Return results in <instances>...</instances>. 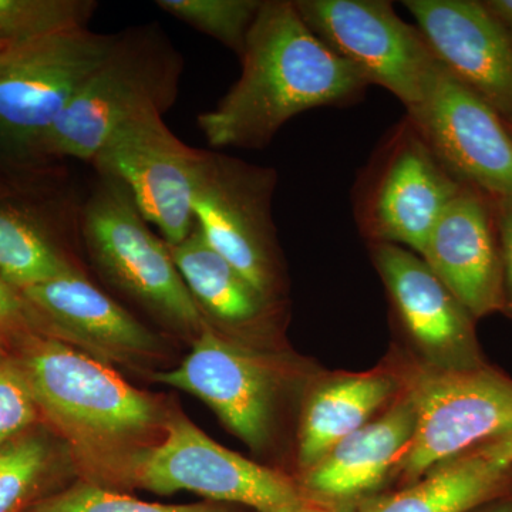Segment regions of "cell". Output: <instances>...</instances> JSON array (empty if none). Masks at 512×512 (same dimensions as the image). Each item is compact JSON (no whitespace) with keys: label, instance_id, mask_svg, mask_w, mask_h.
<instances>
[{"label":"cell","instance_id":"6da1fadb","mask_svg":"<svg viewBox=\"0 0 512 512\" xmlns=\"http://www.w3.org/2000/svg\"><path fill=\"white\" fill-rule=\"evenodd\" d=\"M241 76L214 109L198 116L214 148H264L293 117L345 107L370 84L303 22L291 0H264L249 30Z\"/></svg>","mask_w":512,"mask_h":512},{"label":"cell","instance_id":"7a4b0ae2","mask_svg":"<svg viewBox=\"0 0 512 512\" xmlns=\"http://www.w3.org/2000/svg\"><path fill=\"white\" fill-rule=\"evenodd\" d=\"M183 59L156 26L117 35L113 49L36 148V154L92 161L107 138L147 113H167Z\"/></svg>","mask_w":512,"mask_h":512},{"label":"cell","instance_id":"3957f363","mask_svg":"<svg viewBox=\"0 0 512 512\" xmlns=\"http://www.w3.org/2000/svg\"><path fill=\"white\" fill-rule=\"evenodd\" d=\"M16 367L39 412L83 446L133 439L158 419L151 397L63 340L30 336Z\"/></svg>","mask_w":512,"mask_h":512},{"label":"cell","instance_id":"277c9868","mask_svg":"<svg viewBox=\"0 0 512 512\" xmlns=\"http://www.w3.org/2000/svg\"><path fill=\"white\" fill-rule=\"evenodd\" d=\"M116 477L150 493L190 491L256 512H302L313 503L291 478L221 446L184 416L168 421L161 443L130 454Z\"/></svg>","mask_w":512,"mask_h":512},{"label":"cell","instance_id":"5b68a950","mask_svg":"<svg viewBox=\"0 0 512 512\" xmlns=\"http://www.w3.org/2000/svg\"><path fill=\"white\" fill-rule=\"evenodd\" d=\"M464 183L441 163L409 117L380 141L353 187V217L370 244L421 255Z\"/></svg>","mask_w":512,"mask_h":512},{"label":"cell","instance_id":"8992f818","mask_svg":"<svg viewBox=\"0 0 512 512\" xmlns=\"http://www.w3.org/2000/svg\"><path fill=\"white\" fill-rule=\"evenodd\" d=\"M83 235L100 271L175 328L207 323L163 238L151 231L126 188L101 178L83 211Z\"/></svg>","mask_w":512,"mask_h":512},{"label":"cell","instance_id":"52a82bcc","mask_svg":"<svg viewBox=\"0 0 512 512\" xmlns=\"http://www.w3.org/2000/svg\"><path fill=\"white\" fill-rule=\"evenodd\" d=\"M416 407L413 439L396 473L404 485L512 429V379L481 366H421L407 382Z\"/></svg>","mask_w":512,"mask_h":512},{"label":"cell","instance_id":"ba28073f","mask_svg":"<svg viewBox=\"0 0 512 512\" xmlns=\"http://www.w3.org/2000/svg\"><path fill=\"white\" fill-rule=\"evenodd\" d=\"M116 36L69 30L0 52V144L36 154L42 138L107 59Z\"/></svg>","mask_w":512,"mask_h":512},{"label":"cell","instance_id":"9c48e42d","mask_svg":"<svg viewBox=\"0 0 512 512\" xmlns=\"http://www.w3.org/2000/svg\"><path fill=\"white\" fill-rule=\"evenodd\" d=\"M309 29L355 66L370 86L383 87L412 110L427 99L443 64L417 26L384 0H296Z\"/></svg>","mask_w":512,"mask_h":512},{"label":"cell","instance_id":"30bf717a","mask_svg":"<svg viewBox=\"0 0 512 512\" xmlns=\"http://www.w3.org/2000/svg\"><path fill=\"white\" fill-rule=\"evenodd\" d=\"M276 181L274 168L202 150L194 192L195 224L208 244L268 299L278 285Z\"/></svg>","mask_w":512,"mask_h":512},{"label":"cell","instance_id":"8fae6325","mask_svg":"<svg viewBox=\"0 0 512 512\" xmlns=\"http://www.w3.org/2000/svg\"><path fill=\"white\" fill-rule=\"evenodd\" d=\"M202 150L177 138L163 114L147 113L117 128L92 163L101 178L123 185L148 224L168 245L183 242L195 225L194 192Z\"/></svg>","mask_w":512,"mask_h":512},{"label":"cell","instance_id":"7c38bea8","mask_svg":"<svg viewBox=\"0 0 512 512\" xmlns=\"http://www.w3.org/2000/svg\"><path fill=\"white\" fill-rule=\"evenodd\" d=\"M406 116L461 183L493 198L512 197V137L505 121L444 66L427 99Z\"/></svg>","mask_w":512,"mask_h":512},{"label":"cell","instance_id":"4fadbf2b","mask_svg":"<svg viewBox=\"0 0 512 512\" xmlns=\"http://www.w3.org/2000/svg\"><path fill=\"white\" fill-rule=\"evenodd\" d=\"M154 380L198 397L254 450L268 441L276 392L271 370L210 326L201 329L180 366L156 373Z\"/></svg>","mask_w":512,"mask_h":512},{"label":"cell","instance_id":"5bb4252c","mask_svg":"<svg viewBox=\"0 0 512 512\" xmlns=\"http://www.w3.org/2000/svg\"><path fill=\"white\" fill-rule=\"evenodd\" d=\"M372 245V258L397 318L427 359L444 370L484 366L473 316L420 255L393 244Z\"/></svg>","mask_w":512,"mask_h":512},{"label":"cell","instance_id":"9a60e30c","mask_svg":"<svg viewBox=\"0 0 512 512\" xmlns=\"http://www.w3.org/2000/svg\"><path fill=\"white\" fill-rule=\"evenodd\" d=\"M403 5L444 69L512 124V40L484 2L406 0Z\"/></svg>","mask_w":512,"mask_h":512},{"label":"cell","instance_id":"2e32d148","mask_svg":"<svg viewBox=\"0 0 512 512\" xmlns=\"http://www.w3.org/2000/svg\"><path fill=\"white\" fill-rule=\"evenodd\" d=\"M420 256L474 319L507 309L490 195L464 185L437 221Z\"/></svg>","mask_w":512,"mask_h":512},{"label":"cell","instance_id":"e0dca14e","mask_svg":"<svg viewBox=\"0 0 512 512\" xmlns=\"http://www.w3.org/2000/svg\"><path fill=\"white\" fill-rule=\"evenodd\" d=\"M416 424V407L406 394L305 471L299 484L303 494L333 511L355 512L396 473Z\"/></svg>","mask_w":512,"mask_h":512},{"label":"cell","instance_id":"ac0fdd59","mask_svg":"<svg viewBox=\"0 0 512 512\" xmlns=\"http://www.w3.org/2000/svg\"><path fill=\"white\" fill-rule=\"evenodd\" d=\"M33 323L104 357L147 355L157 336L77 269L19 292Z\"/></svg>","mask_w":512,"mask_h":512},{"label":"cell","instance_id":"d6986e66","mask_svg":"<svg viewBox=\"0 0 512 512\" xmlns=\"http://www.w3.org/2000/svg\"><path fill=\"white\" fill-rule=\"evenodd\" d=\"M397 387L396 377L383 372L338 376L320 383L303 406L299 426L298 461L303 473L369 423Z\"/></svg>","mask_w":512,"mask_h":512},{"label":"cell","instance_id":"ffe728a7","mask_svg":"<svg viewBox=\"0 0 512 512\" xmlns=\"http://www.w3.org/2000/svg\"><path fill=\"white\" fill-rule=\"evenodd\" d=\"M511 478L512 468L471 450L431 468L397 493L370 498L355 512H473L504 497Z\"/></svg>","mask_w":512,"mask_h":512},{"label":"cell","instance_id":"44dd1931","mask_svg":"<svg viewBox=\"0 0 512 512\" xmlns=\"http://www.w3.org/2000/svg\"><path fill=\"white\" fill-rule=\"evenodd\" d=\"M170 251L202 315L232 326L264 318L269 299L208 244L197 224L183 242L171 245Z\"/></svg>","mask_w":512,"mask_h":512},{"label":"cell","instance_id":"7402d4cb","mask_svg":"<svg viewBox=\"0 0 512 512\" xmlns=\"http://www.w3.org/2000/svg\"><path fill=\"white\" fill-rule=\"evenodd\" d=\"M73 269L39 222L0 202V275L15 291H25Z\"/></svg>","mask_w":512,"mask_h":512},{"label":"cell","instance_id":"603a6c76","mask_svg":"<svg viewBox=\"0 0 512 512\" xmlns=\"http://www.w3.org/2000/svg\"><path fill=\"white\" fill-rule=\"evenodd\" d=\"M96 8L90 0H0V45L86 29Z\"/></svg>","mask_w":512,"mask_h":512},{"label":"cell","instance_id":"cb8c5ba5","mask_svg":"<svg viewBox=\"0 0 512 512\" xmlns=\"http://www.w3.org/2000/svg\"><path fill=\"white\" fill-rule=\"evenodd\" d=\"M52 450L39 436H20L0 446V512H25L46 497Z\"/></svg>","mask_w":512,"mask_h":512},{"label":"cell","instance_id":"d4e9b609","mask_svg":"<svg viewBox=\"0 0 512 512\" xmlns=\"http://www.w3.org/2000/svg\"><path fill=\"white\" fill-rule=\"evenodd\" d=\"M264 0H158L168 15L214 37L241 57Z\"/></svg>","mask_w":512,"mask_h":512},{"label":"cell","instance_id":"484cf974","mask_svg":"<svg viewBox=\"0 0 512 512\" xmlns=\"http://www.w3.org/2000/svg\"><path fill=\"white\" fill-rule=\"evenodd\" d=\"M25 512H235L231 504L204 503L170 505L147 503L117 493L96 481H79L57 493L40 498Z\"/></svg>","mask_w":512,"mask_h":512},{"label":"cell","instance_id":"4316f807","mask_svg":"<svg viewBox=\"0 0 512 512\" xmlns=\"http://www.w3.org/2000/svg\"><path fill=\"white\" fill-rule=\"evenodd\" d=\"M28 384L13 363H0V446L18 439L39 416Z\"/></svg>","mask_w":512,"mask_h":512},{"label":"cell","instance_id":"83f0119b","mask_svg":"<svg viewBox=\"0 0 512 512\" xmlns=\"http://www.w3.org/2000/svg\"><path fill=\"white\" fill-rule=\"evenodd\" d=\"M501 258H503L505 298L512 308V197L493 198Z\"/></svg>","mask_w":512,"mask_h":512},{"label":"cell","instance_id":"f1b7e54d","mask_svg":"<svg viewBox=\"0 0 512 512\" xmlns=\"http://www.w3.org/2000/svg\"><path fill=\"white\" fill-rule=\"evenodd\" d=\"M32 325V315L22 296L0 275V332H20Z\"/></svg>","mask_w":512,"mask_h":512},{"label":"cell","instance_id":"f546056e","mask_svg":"<svg viewBox=\"0 0 512 512\" xmlns=\"http://www.w3.org/2000/svg\"><path fill=\"white\" fill-rule=\"evenodd\" d=\"M474 450L497 466L512 468V429Z\"/></svg>","mask_w":512,"mask_h":512},{"label":"cell","instance_id":"4dcf8cb0","mask_svg":"<svg viewBox=\"0 0 512 512\" xmlns=\"http://www.w3.org/2000/svg\"><path fill=\"white\" fill-rule=\"evenodd\" d=\"M484 5L507 30L512 40V0H484Z\"/></svg>","mask_w":512,"mask_h":512},{"label":"cell","instance_id":"1f68e13d","mask_svg":"<svg viewBox=\"0 0 512 512\" xmlns=\"http://www.w3.org/2000/svg\"><path fill=\"white\" fill-rule=\"evenodd\" d=\"M473 512H512V497L504 495V497L497 498Z\"/></svg>","mask_w":512,"mask_h":512},{"label":"cell","instance_id":"d6a6232c","mask_svg":"<svg viewBox=\"0 0 512 512\" xmlns=\"http://www.w3.org/2000/svg\"><path fill=\"white\" fill-rule=\"evenodd\" d=\"M302 512H336L333 511L332 508L326 507V505H322L319 503H313L311 505H308V507L305 508Z\"/></svg>","mask_w":512,"mask_h":512},{"label":"cell","instance_id":"836d02e7","mask_svg":"<svg viewBox=\"0 0 512 512\" xmlns=\"http://www.w3.org/2000/svg\"><path fill=\"white\" fill-rule=\"evenodd\" d=\"M8 362L5 357V352H3L2 340H0V363Z\"/></svg>","mask_w":512,"mask_h":512},{"label":"cell","instance_id":"e575fe53","mask_svg":"<svg viewBox=\"0 0 512 512\" xmlns=\"http://www.w3.org/2000/svg\"><path fill=\"white\" fill-rule=\"evenodd\" d=\"M505 126H507L508 131H510V134H511V137H512V124L511 123H507V121H505Z\"/></svg>","mask_w":512,"mask_h":512},{"label":"cell","instance_id":"d590c367","mask_svg":"<svg viewBox=\"0 0 512 512\" xmlns=\"http://www.w3.org/2000/svg\"><path fill=\"white\" fill-rule=\"evenodd\" d=\"M2 49H3V46H2V45H0V52H2Z\"/></svg>","mask_w":512,"mask_h":512}]
</instances>
